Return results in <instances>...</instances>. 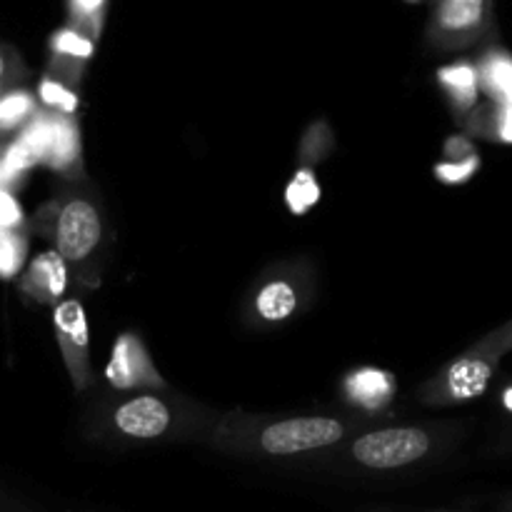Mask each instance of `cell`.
Masks as SVG:
<instances>
[{
	"label": "cell",
	"mask_w": 512,
	"mask_h": 512,
	"mask_svg": "<svg viewBox=\"0 0 512 512\" xmlns=\"http://www.w3.org/2000/svg\"><path fill=\"white\" fill-rule=\"evenodd\" d=\"M495 28L493 0H435L428 38L440 50H465Z\"/></svg>",
	"instance_id": "6da1fadb"
},
{
	"label": "cell",
	"mask_w": 512,
	"mask_h": 512,
	"mask_svg": "<svg viewBox=\"0 0 512 512\" xmlns=\"http://www.w3.org/2000/svg\"><path fill=\"white\" fill-rule=\"evenodd\" d=\"M500 360L503 358L473 345L425 385V400L435 405H463L483 398Z\"/></svg>",
	"instance_id": "7a4b0ae2"
},
{
	"label": "cell",
	"mask_w": 512,
	"mask_h": 512,
	"mask_svg": "<svg viewBox=\"0 0 512 512\" xmlns=\"http://www.w3.org/2000/svg\"><path fill=\"white\" fill-rule=\"evenodd\" d=\"M433 450V438L420 428H388L363 435L353 443L355 463L370 470L415 465Z\"/></svg>",
	"instance_id": "3957f363"
},
{
	"label": "cell",
	"mask_w": 512,
	"mask_h": 512,
	"mask_svg": "<svg viewBox=\"0 0 512 512\" xmlns=\"http://www.w3.org/2000/svg\"><path fill=\"white\" fill-rule=\"evenodd\" d=\"M343 440V425L333 418H290L268 425L260 435V448L268 455H300L328 448Z\"/></svg>",
	"instance_id": "277c9868"
},
{
	"label": "cell",
	"mask_w": 512,
	"mask_h": 512,
	"mask_svg": "<svg viewBox=\"0 0 512 512\" xmlns=\"http://www.w3.org/2000/svg\"><path fill=\"white\" fill-rule=\"evenodd\" d=\"M53 325L75 388H85L90 380V338L83 305L73 298L60 300L53 310Z\"/></svg>",
	"instance_id": "5b68a950"
},
{
	"label": "cell",
	"mask_w": 512,
	"mask_h": 512,
	"mask_svg": "<svg viewBox=\"0 0 512 512\" xmlns=\"http://www.w3.org/2000/svg\"><path fill=\"white\" fill-rule=\"evenodd\" d=\"M55 243L63 260H85L100 243V215L88 200H70L58 215Z\"/></svg>",
	"instance_id": "8992f818"
},
{
	"label": "cell",
	"mask_w": 512,
	"mask_h": 512,
	"mask_svg": "<svg viewBox=\"0 0 512 512\" xmlns=\"http://www.w3.org/2000/svg\"><path fill=\"white\" fill-rule=\"evenodd\" d=\"M105 378L118 390H133L140 388V385H163L158 370L153 368L148 353H145L143 343L135 335H120L113 353H110Z\"/></svg>",
	"instance_id": "52a82bcc"
},
{
	"label": "cell",
	"mask_w": 512,
	"mask_h": 512,
	"mask_svg": "<svg viewBox=\"0 0 512 512\" xmlns=\"http://www.w3.org/2000/svg\"><path fill=\"white\" fill-rule=\"evenodd\" d=\"M115 428L128 438H160L170 428V410L155 395H140L115 410Z\"/></svg>",
	"instance_id": "ba28073f"
},
{
	"label": "cell",
	"mask_w": 512,
	"mask_h": 512,
	"mask_svg": "<svg viewBox=\"0 0 512 512\" xmlns=\"http://www.w3.org/2000/svg\"><path fill=\"white\" fill-rule=\"evenodd\" d=\"M80 158L78 125L60 113H45V155L43 163L55 170H68Z\"/></svg>",
	"instance_id": "9c48e42d"
},
{
	"label": "cell",
	"mask_w": 512,
	"mask_h": 512,
	"mask_svg": "<svg viewBox=\"0 0 512 512\" xmlns=\"http://www.w3.org/2000/svg\"><path fill=\"white\" fill-rule=\"evenodd\" d=\"M65 285H68L65 260L60 258V253H43L30 263L23 288L40 303H55L63 298Z\"/></svg>",
	"instance_id": "30bf717a"
},
{
	"label": "cell",
	"mask_w": 512,
	"mask_h": 512,
	"mask_svg": "<svg viewBox=\"0 0 512 512\" xmlns=\"http://www.w3.org/2000/svg\"><path fill=\"white\" fill-rule=\"evenodd\" d=\"M48 48L55 68L63 70L65 75H70V80H75L80 68L93 58L95 40L88 38L85 33H80V30L65 25V28L55 30V33L50 35Z\"/></svg>",
	"instance_id": "8fae6325"
},
{
	"label": "cell",
	"mask_w": 512,
	"mask_h": 512,
	"mask_svg": "<svg viewBox=\"0 0 512 512\" xmlns=\"http://www.w3.org/2000/svg\"><path fill=\"white\" fill-rule=\"evenodd\" d=\"M345 393H348L350 403L360 405L365 410H380L388 405L395 395V378L385 370L378 368H363L355 370L345 380Z\"/></svg>",
	"instance_id": "7c38bea8"
},
{
	"label": "cell",
	"mask_w": 512,
	"mask_h": 512,
	"mask_svg": "<svg viewBox=\"0 0 512 512\" xmlns=\"http://www.w3.org/2000/svg\"><path fill=\"white\" fill-rule=\"evenodd\" d=\"M438 83L448 93L450 103L460 115L470 113L478 105L480 73L473 63H453L438 70Z\"/></svg>",
	"instance_id": "4fadbf2b"
},
{
	"label": "cell",
	"mask_w": 512,
	"mask_h": 512,
	"mask_svg": "<svg viewBox=\"0 0 512 512\" xmlns=\"http://www.w3.org/2000/svg\"><path fill=\"white\" fill-rule=\"evenodd\" d=\"M298 308V293L288 280H273L255 298V310L268 323H283Z\"/></svg>",
	"instance_id": "5bb4252c"
},
{
	"label": "cell",
	"mask_w": 512,
	"mask_h": 512,
	"mask_svg": "<svg viewBox=\"0 0 512 512\" xmlns=\"http://www.w3.org/2000/svg\"><path fill=\"white\" fill-rule=\"evenodd\" d=\"M68 5V25L80 30L88 38L98 40L100 30L105 23V10H108V0H65Z\"/></svg>",
	"instance_id": "9a60e30c"
},
{
	"label": "cell",
	"mask_w": 512,
	"mask_h": 512,
	"mask_svg": "<svg viewBox=\"0 0 512 512\" xmlns=\"http://www.w3.org/2000/svg\"><path fill=\"white\" fill-rule=\"evenodd\" d=\"M485 90L495 103H512V60L505 55H488L483 70H478Z\"/></svg>",
	"instance_id": "2e32d148"
},
{
	"label": "cell",
	"mask_w": 512,
	"mask_h": 512,
	"mask_svg": "<svg viewBox=\"0 0 512 512\" xmlns=\"http://www.w3.org/2000/svg\"><path fill=\"white\" fill-rule=\"evenodd\" d=\"M320 200V185L315 178L313 170L300 168L298 173L290 178L288 188H285V203H288L290 213L305 215L308 210H313Z\"/></svg>",
	"instance_id": "e0dca14e"
},
{
	"label": "cell",
	"mask_w": 512,
	"mask_h": 512,
	"mask_svg": "<svg viewBox=\"0 0 512 512\" xmlns=\"http://www.w3.org/2000/svg\"><path fill=\"white\" fill-rule=\"evenodd\" d=\"M35 98L28 90H13L0 98V135L20 128L33 115Z\"/></svg>",
	"instance_id": "ac0fdd59"
},
{
	"label": "cell",
	"mask_w": 512,
	"mask_h": 512,
	"mask_svg": "<svg viewBox=\"0 0 512 512\" xmlns=\"http://www.w3.org/2000/svg\"><path fill=\"white\" fill-rule=\"evenodd\" d=\"M28 243L15 230H0V278H15L25 263Z\"/></svg>",
	"instance_id": "d6986e66"
},
{
	"label": "cell",
	"mask_w": 512,
	"mask_h": 512,
	"mask_svg": "<svg viewBox=\"0 0 512 512\" xmlns=\"http://www.w3.org/2000/svg\"><path fill=\"white\" fill-rule=\"evenodd\" d=\"M38 98L60 115H73L75 110H78V95H75L73 90L65 88L60 80L50 78V75H45V78L40 80Z\"/></svg>",
	"instance_id": "ffe728a7"
},
{
	"label": "cell",
	"mask_w": 512,
	"mask_h": 512,
	"mask_svg": "<svg viewBox=\"0 0 512 512\" xmlns=\"http://www.w3.org/2000/svg\"><path fill=\"white\" fill-rule=\"evenodd\" d=\"M493 140L512 143V103H493L488 108V125L480 130Z\"/></svg>",
	"instance_id": "44dd1931"
},
{
	"label": "cell",
	"mask_w": 512,
	"mask_h": 512,
	"mask_svg": "<svg viewBox=\"0 0 512 512\" xmlns=\"http://www.w3.org/2000/svg\"><path fill=\"white\" fill-rule=\"evenodd\" d=\"M480 168V158L475 155V158H468V160H460V163H438L435 165V178L440 180V183H448V185H458V183H465V180L473 178L475 173H478Z\"/></svg>",
	"instance_id": "7402d4cb"
},
{
	"label": "cell",
	"mask_w": 512,
	"mask_h": 512,
	"mask_svg": "<svg viewBox=\"0 0 512 512\" xmlns=\"http://www.w3.org/2000/svg\"><path fill=\"white\" fill-rule=\"evenodd\" d=\"M480 350H488V353L498 355V358H505V355L512 353V320L503 323L500 328H495L493 333H488L485 338H480L478 343Z\"/></svg>",
	"instance_id": "603a6c76"
},
{
	"label": "cell",
	"mask_w": 512,
	"mask_h": 512,
	"mask_svg": "<svg viewBox=\"0 0 512 512\" xmlns=\"http://www.w3.org/2000/svg\"><path fill=\"white\" fill-rule=\"evenodd\" d=\"M443 155L448 163H460V160L475 158V155H478V150H475L473 140H470L468 135H450V138L445 140Z\"/></svg>",
	"instance_id": "cb8c5ba5"
},
{
	"label": "cell",
	"mask_w": 512,
	"mask_h": 512,
	"mask_svg": "<svg viewBox=\"0 0 512 512\" xmlns=\"http://www.w3.org/2000/svg\"><path fill=\"white\" fill-rule=\"evenodd\" d=\"M20 220H23V210H20L18 200L8 190L0 188V230H15Z\"/></svg>",
	"instance_id": "d4e9b609"
},
{
	"label": "cell",
	"mask_w": 512,
	"mask_h": 512,
	"mask_svg": "<svg viewBox=\"0 0 512 512\" xmlns=\"http://www.w3.org/2000/svg\"><path fill=\"white\" fill-rule=\"evenodd\" d=\"M8 63H10L8 53H5V50H3V48H0V85H3L5 75H8Z\"/></svg>",
	"instance_id": "484cf974"
},
{
	"label": "cell",
	"mask_w": 512,
	"mask_h": 512,
	"mask_svg": "<svg viewBox=\"0 0 512 512\" xmlns=\"http://www.w3.org/2000/svg\"><path fill=\"white\" fill-rule=\"evenodd\" d=\"M500 512H512V498H508L503 503V508H500Z\"/></svg>",
	"instance_id": "4316f807"
},
{
	"label": "cell",
	"mask_w": 512,
	"mask_h": 512,
	"mask_svg": "<svg viewBox=\"0 0 512 512\" xmlns=\"http://www.w3.org/2000/svg\"><path fill=\"white\" fill-rule=\"evenodd\" d=\"M405 3H415V5H418V3H423V0H405Z\"/></svg>",
	"instance_id": "83f0119b"
},
{
	"label": "cell",
	"mask_w": 512,
	"mask_h": 512,
	"mask_svg": "<svg viewBox=\"0 0 512 512\" xmlns=\"http://www.w3.org/2000/svg\"><path fill=\"white\" fill-rule=\"evenodd\" d=\"M508 448H510V450H512V438H510V443H508Z\"/></svg>",
	"instance_id": "f1b7e54d"
}]
</instances>
